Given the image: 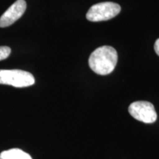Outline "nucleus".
Segmentation results:
<instances>
[{"label": "nucleus", "mask_w": 159, "mask_h": 159, "mask_svg": "<svg viewBox=\"0 0 159 159\" xmlns=\"http://www.w3.org/2000/svg\"><path fill=\"white\" fill-rule=\"evenodd\" d=\"M117 60L118 55L114 47L102 46L91 53L89 59V65L97 74L106 75L114 70Z\"/></svg>", "instance_id": "nucleus-1"}, {"label": "nucleus", "mask_w": 159, "mask_h": 159, "mask_svg": "<svg viewBox=\"0 0 159 159\" xmlns=\"http://www.w3.org/2000/svg\"><path fill=\"white\" fill-rule=\"evenodd\" d=\"M34 83V77L28 71L19 69H0V84L24 88L33 85Z\"/></svg>", "instance_id": "nucleus-2"}, {"label": "nucleus", "mask_w": 159, "mask_h": 159, "mask_svg": "<svg viewBox=\"0 0 159 159\" xmlns=\"http://www.w3.org/2000/svg\"><path fill=\"white\" fill-rule=\"evenodd\" d=\"M120 11L121 7L116 3L111 2L97 3L89 8L86 19L93 22L107 21L116 16Z\"/></svg>", "instance_id": "nucleus-3"}, {"label": "nucleus", "mask_w": 159, "mask_h": 159, "mask_svg": "<svg viewBox=\"0 0 159 159\" xmlns=\"http://www.w3.org/2000/svg\"><path fill=\"white\" fill-rule=\"evenodd\" d=\"M128 111L134 119L147 124L153 123L157 119V114L153 105L147 101H136L131 103Z\"/></svg>", "instance_id": "nucleus-4"}, {"label": "nucleus", "mask_w": 159, "mask_h": 159, "mask_svg": "<svg viewBox=\"0 0 159 159\" xmlns=\"http://www.w3.org/2000/svg\"><path fill=\"white\" fill-rule=\"evenodd\" d=\"M27 8L25 0H17L0 17V27H7L22 16Z\"/></svg>", "instance_id": "nucleus-5"}, {"label": "nucleus", "mask_w": 159, "mask_h": 159, "mask_svg": "<svg viewBox=\"0 0 159 159\" xmlns=\"http://www.w3.org/2000/svg\"><path fill=\"white\" fill-rule=\"evenodd\" d=\"M0 159H32L28 153L18 148L5 150L0 153Z\"/></svg>", "instance_id": "nucleus-6"}, {"label": "nucleus", "mask_w": 159, "mask_h": 159, "mask_svg": "<svg viewBox=\"0 0 159 159\" xmlns=\"http://www.w3.org/2000/svg\"><path fill=\"white\" fill-rule=\"evenodd\" d=\"M11 49L9 47H6V46L0 47V61L7 58L11 55Z\"/></svg>", "instance_id": "nucleus-7"}, {"label": "nucleus", "mask_w": 159, "mask_h": 159, "mask_svg": "<svg viewBox=\"0 0 159 159\" xmlns=\"http://www.w3.org/2000/svg\"><path fill=\"white\" fill-rule=\"evenodd\" d=\"M154 49H155V51H156V54L159 56V39H157L156 43H155Z\"/></svg>", "instance_id": "nucleus-8"}]
</instances>
